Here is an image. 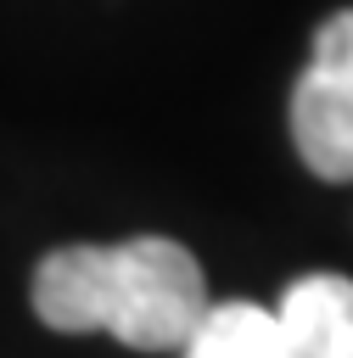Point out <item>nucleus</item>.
<instances>
[{
	"label": "nucleus",
	"mask_w": 353,
	"mask_h": 358,
	"mask_svg": "<svg viewBox=\"0 0 353 358\" xmlns=\"http://www.w3.org/2000/svg\"><path fill=\"white\" fill-rule=\"evenodd\" d=\"M34 313L62 330H106L134 352L185 347L207 313L202 263L162 235L123 246H56L34 268Z\"/></svg>",
	"instance_id": "obj_1"
},
{
	"label": "nucleus",
	"mask_w": 353,
	"mask_h": 358,
	"mask_svg": "<svg viewBox=\"0 0 353 358\" xmlns=\"http://www.w3.org/2000/svg\"><path fill=\"white\" fill-rule=\"evenodd\" d=\"M291 140L319 179H353V11L314 34L308 73L291 90Z\"/></svg>",
	"instance_id": "obj_2"
},
{
	"label": "nucleus",
	"mask_w": 353,
	"mask_h": 358,
	"mask_svg": "<svg viewBox=\"0 0 353 358\" xmlns=\"http://www.w3.org/2000/svg\"><path fill=\"white\" fill-rule=\"evenodd\" d=\"M280 336L291 358H353V280L347 274H303L286 285Z\"/></svg>",
	"instance_id": "obj_3"
},
{
	"label": "nucleus",
	"mask_w": 353,
	"mask_h": 358,
	"mask_svg": "<svg viewBox=\"0 0 353 358\" xmlns=\"http://www.w3.org/2000/svg\"><path fill=\"white\" fill-rule=\"evenodd\" d=\"M185 358H291L275 308L258 302H207L202 324L185 341Z\"/></svg>",
	"instance_id": "obj_4"
}]
</instances>
